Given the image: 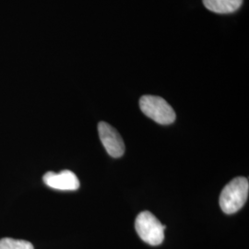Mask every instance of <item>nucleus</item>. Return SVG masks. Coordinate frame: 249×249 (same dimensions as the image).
Returning <instances> with one entry per match:
<instances>
[{
    "label": "nucleus",
    "mask_w": 249,
    "mask_h": 249,
    "mask_svg": "<svg viewBox=\"0 0 249 249\" xmlns=\"http://www.w3.org/2000/svg\"><path fill=\"white\" fill-rule=\"evenodd\" d=\"M249 179L235 178L228 183L220 196V207L224 213L233 214L240 211L249 197Z\"/></svg>",
    "instance_id": "nucleus-1"
},
{
    "label": "nucleus",
    "mask_w": 249,
    "mask_h": 249,
    "mask_svg": "<svg viewBox=\"0 0 249 249\" xmlns=\"http://www.w3.org/2000/svg\"><path fill=\"white\" fill-rule=\"evenodd\" d=\"M165 225L150 213L142 212L135 221V229L142 240L151 246H159L164 240Z\"/></svg>",
    "instance_id": "nucleus-2"
},
{
    "label": "nucleus",
    "mask_w": 249,
    "mask_h": 249,
    "mask_svg": "<svg viewBox=\"0 0 249 249\" xmlns=\"http://www.w3.org/2000/svg\"><path fill=\"white\" fill-rule=\"evenodd\" d=\"M45 185L56 190L74 191L80 187L77 176L70 170H64L58 174L53 172L46 173L43 178Z\"/></svg>",
    "instance_id": "nucleus-5"
},
{
    "label": "nucleus",
    "mask_w": 249,
    "mask_h": 249,
    "mask_svg": "<svg viewBox=\"0 0 249 249\" xmlns=\"http://www.w3.org/2000/svg\"><path fill=\"white\" fill-rule=\"evenodd\" d=\"M98 132L100 140L110 156L114 158L123 156L124 153V141L115 127L107 122H100Z\"/></svg>",
    "instance_id": "nucleus-4"
},
{
    "label": "nucleus",
    "mask_w": 249,
    "mask_h": 249,
    "mask_svg": "<svg viewBox=\"0 0 249 249\" xmlns=\"http://www.w3.org/2000/svg\"><path fill=\"white\" fill-rule=\"evenodd\" d=\"M0 249H35L32 243L25 240L13 238H2L0 240Z\"/></svg>",
    "instance_id": "nucleus-7"
},
{
    "label": "nucleus",
    "mask_w": 249,
    "mask_h": 249,
    "mask_svg": "<svg viewBox=\"0 0 249 249\" xmlns=\"http://www.w3.org/2000/svg\"><path fill=\"white\" fill-rule=\"evenodd\" d=\"M143 114L160 124H170L176 120L174 109L164 99L153 95H144L140 100Z\"/></svg>",
    "instance_id": "nucleus-3"
},
{
    "label": "nucleus",
    "mask_w": 249,
    "mask_h": 249,
    "mask_svg": "<svg viewBox=\"0 0 249 249\" xmlns=\"http://www.w3.org/2000/svg\"><path fill=\"white\" fill-rule=\"evenodd\" d=\"M242 3L243 0H203L207 9L218 14L234 12L240 8Z\"/></svg>",
    "instance_id": "nucleus-6"
}]
</instances>
